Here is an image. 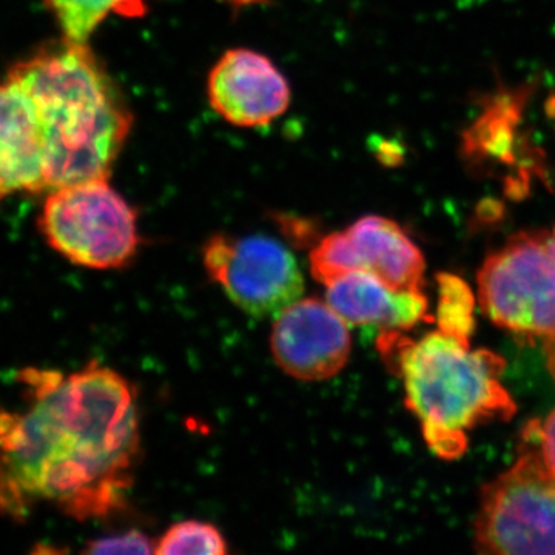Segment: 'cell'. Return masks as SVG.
<instances>
[{"mask_svg":"<svg viewBox=\"0 0 555 555\" xmlns=\"http://www.w3.org/2000/svg\"><path fill=\"white\" fill-rule=\"evenodd\" d=\"M21 383L25 408L0 411V514L24 520L53 505L91 520L119 509L141 443L130 383L100 363L27 369Z\"/></svg>","mask_w":555,"mask_h":555,"instance_id":"6da1fadb","label":"cell"},{"mask_svg":"<svg viewBox=\"0 0 555 555\" xmlns=\"http://www.w3.org/2000/svg\"><path fill=\"white\" fill-rule=\"evenodd\" d=\"M30 94L42 127L47 190L108 179L133 116L87 43L51 42L10 69Z\"/></svg>","mask_w":555,"mask_h":555,"instance_id":"7a4b0ae2","label":"cell"},{"mask_svg":"<svg viewBox=\"0 0 555 555\" xmlns=\"http://www.w3.org/2000/svg\"><path fill=\"white\" fill-rule=\"evenodd\" d=\"M378 346L403 378L406 404L422 422L423 437L437 456L465 454L467 430L507 422L517 403L503 386L505 358L436 331L416 341L385 331Z\"/></svg>","mask_w":555,"mask_h":555,"instance_id":"3957f363","label":"cell"},{"mask_svg":"<svg viewBox=\"0 0 555 555\" xmlns=\"http://www.w3.org/2000/svg\"><path fill=\"white\" fill-rule=\"evenodd\" d=\"M477 299L495 326L539 347L555 382V261L545 233H517L486 257Z\"/></svg>","mask_w":555,"mask_h":555,"instance_id":"277c9868","label":"cell"},{"mask_svg":"<svg viewBox=\"0 0 555 555\" xmlns=\"http://www.w3.org/2000/svg\"><path fill=\"white\" fill-rule=\"evenodd\" d=\"M474 543L481 554L555 555V476L528 425L516 462L481 491Z\"/></svg>","mask_w":555,"mask_h":555,"instance_id":"5b68a950","label":"cell"},{"mask_svg":"<svg viewBox=\"0 0 555 555\" xmlns=\"http://www.w3.org/2000/svg\"><path fill=\"white\" fill-rule=\"evenodd\" d=\"M39 229L57 254L93 270L124 268L141 244L137 211L108 179L51 190Z\"/></svg>","mask_w":555,"mask_h":555,"instance_id":"8992f818","label":"cell"},{"mask_svg":"<svg viewBox=\"0 0 555 555\" xmlns=\"http://www.w3.org/2000/svg\"><path fill=\"white\" fill-rule=\"evenodd\" d=\"M207 275L251 317H276L305 292L297 258L264 235H214L203 247Z\"/></svg>","mask_w":555,"mask_h":555,"instance_id":"52a82bcc","label":"cell"},{"mask_svg":"<svg viewBox=\"0 0 555 555\" xmlns=\"http://www.w3.org/2000/svg\"><path fill=\"white\" fill-rule=\"evenodd\" d=\"M310 273L326 284L350 270L382 278L397 291L423 292L426 261L422 250L392 219L367 215L324 236L310 251Z\"/></svg>","mask_w":555,"mask_h":555,"instance_id":"ba28073f","label":"cell"},{"mask_svg":"<svg viewBox=\"0 0 555 555\" xmlns=\"http://www.w3.org/2000/svg\"><path fill=\"white\" fill-rule=\"evenodd\" d=\"M270 349L281 371L299 382H324L346 367L352 350L349 324L326 299L299 298L278 313Z\"/></svg>","mask_w":555,"mask_h":555,"instance_id":"9c48e42d","label":"cell"},{"mask_svg":"<svg viewBox=\"0 0 555 555\" xmlns=\"http://www.w3.org/2000/svg\"><path fill=\"white\" fill-rule=\"evenodd\" d=\"M208 102L236 127L268 126L291 104V87L269 57L254 50H229L211 68Z\"/></svg>","mask_w":555,"mask_h":555,"instance_id":"30bf717a","label":"cell"},{"mask_svg":"<svg viewBox=\"0 0 555 555\" xmlns=\"http://www.w3.org/2000/svg\"><path fill=\"white\" fill-rule=\"evenodd\" d=\"M47 190L46 147L38 108L28 91L0 82V196Z\"/></svg>","mask_w":555,"mask_h":555,"instance_id":"8fae6325","label":"cell"},{"mask_svg":"<svg viewBox=\"0 0 555 555\" xmlns=\"http://www.w3.org/2000/svg\"><path fill=\"white\" fill-rule=\"evenodd\" d=\"M326 301L349 326H379L406 331L426 320L423 292L397 291L382 278L364 270H350L326 284Z\"/></svg>","mask_w":555,"mask_h":555,"instance_id":"7c38bea8","label":"cell"},{"mask_svg":"<svg viewBox=\"0 0 555 555\" xmlns=\"http://www.w3.org/2000/svg\"><path fill=\"white\" fill-rule=\"evenodd\" d=\"M56 17L64 38L87 43L109 14L126 17L144 16V0H46Z\"/></svg>","mask_w":555,"mask_h":555,"instance_id":"4fadbf2b","label":"cell"},{"mask_svg":"<svg viewBox=\"0 0 555 555\" xmlns=\"http://www.w3.org/2000/svg\"><path fill=\"white\" fill-rule=\"evenodd\" d=\"M438 302L436 321L438 331L470 343L476 331L478 299L463 278L441 272L437 275Z\"/></svg>","mask_w":555,"mask_h":555,"instance_id":"5bb4252c","label":"cell"},{"mask_svg":"<svg viewBox=\"0 0 555 555\" xmlns=\"http://www.w3.org/2000/svg\"><path fill=\"white\" fill-rule=\"evenodd\" d=\"M228 553V540L217 526L199 520H184L170 526L155 545V554L163 555Z\"/></svg>","mask_w":555,"mask_h":555,"instance_id":"9a60e30c","label":"cell"},{"mask_svg":"<svg viewBox=\"0 0 555 555\" xmlns=\"http://www.w3.org/2000/svg\"><path fill=\"white\" fill-rule=\"evenodd\" d=\"M156 542L141 531L127 534L109 535L91 542L86 547L89 554H155Z\"/></svg>","mask_w":555,"mask_h":555,"instance_id":"2e32d148","label":"cell"},{"mask_svg":"<svg viewBox=\"0 0 555 555\" xmlns=\"http://www.w3.org/2000/svg\"><path fill=\"white\" fill-rule=\"evenodd\" d=\"M528 426L531 427L532 434H534L543 462L555 476V409L543 422L532 420L528 423Z\"/></svg>","mask_w":555,"mask_h":555,"instance_id":"e0dca14e","label":"cell"},{"mask_svg":"<svg viewBox=\"0 0 555 555\" xmlns=\"http://www.w3.org/2000/svg\"><path fill=\"white\" fill-rule=\"evenodd\" d=\"M545 243L555 261V228L550 233H545Z\"/></svg>","mask_w":555,"mask_h":555,"instance_id":"ac0fdd59","label":"cell"},{"mask_svg":"<svg viewBox=\"0 0 555 555\" xmlns=\"http://www.w3.org/2000/svg\"><path fill=\"white\" fill-rule=\"evenodd\" d=\"M0 198H2V196H0Z\"/></svg>","mask_w":555,"mask_h":555,"instance_id":"d6986e66","label":"cell"}]
</instances>
